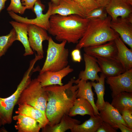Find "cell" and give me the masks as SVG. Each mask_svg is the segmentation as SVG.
Instances as JSON below:
<instances>
[{
	"label": "cell",
	"instance_id": "obj_1",
	"mask_svg": "<svg viewBox=\"0 0 132 132\" xmlns=\"http://www.w3.org/2000/svg\"><path fill=\"white\" fill-rule=\"evenodd\" d=\"M76 80L71 78L62 86L54 85L44 87L47 95L45 113L49 123L52 126L58 123L65 115H68L78 91L77 84L73 85Z\"/></svg>",
	"mask_w": 132,
	"mask_h": 132
},
{
	"label": "cell",
	"instance_id": "obj_2",
	"mask_svg": "<svg viewBox=\"0 0 132 132\" xmlns=\"http://www.w3.org/2000/svg\"><path fill=\"white\" fill-rule=\"evenodd\" d=\"M89 20L78 15L62 16L58 14L50 18L49 33L60 42L77 44L85 32Z\"/></svg>",
	"mask_w": 132,
	"mask_h": 132
},
{
	"label": "cell",
	"instance_id": "obj_3",
	"mask_svg": "<svg viewBox=\"0 0 132 132\" xmlns=\"http://www.w3.org/2000/svg\"><path fill=\"white\" fill-rule=\"evenodd\" d=\"M111 20L109 15L104 19L89 20L86 30L77 44L76 48L80 50L85 47L103 44L114 40L120 37L110 26Z\"/></svg>",
	"mask_w": 132,
	"mask_h": 132
},
{
	"label": "cell",
	"instance_id": "obj_4",
	"mask_svg": "<svg viewBox=\"0 0 132 132\" xmlns=\"http://www.w3.org/2000/svg\"><path fill=\"white\" fill-rule=\"evenodd\" d=\"M46 59L39 74L44 72L61 70L68 65L69 52L65 47L67 42L64 41L60 43L55 42L49 36Z\"/></svg>",
	"mask_w": 132,
	"mask_h": 132
},
{
	"label": "cell",
	"instance_id": "obj_5",
	"mask_svg": "<svg viewBox=\"0 0 132 132\" xmlns=\"http://www.w3.org/2000/svg\"><path fill=\"white\" fill-rule=\"evenodd\" d=\"M47 95L37 78L31 80L20 95L16 104H25L38 109L45 114Z\"/></svg>",
	"mask_w": 132,
	"mask_h": 132
},
{
	"label": "cell",
	"instance_id": "obj_6",
	"mask_svg": "<svg viewBox=\"0 0 132 132\" xmlns=\"http://www.w3.org/2000/svg\"><path fill=\"white\" fill-rule=\"evenodd\" d=\"M114 97L123 92H132V69L115 76L106 77Z\"/></svg>",
	"mask_w": 132,
	"mask_h": 132
},
{
	"label": "cell",
	"instance_id": "obj_7",
	"mask_svg": "<svg viewBox=\"0 0 132 132\" xmlns=\"http://www.w3.org/2000/svg\"><path fill=\"white\" fill-rule=\"evenodd\" d=\"M28 33L30 46L37 55L44 57L43 43L49 38L46 30L36 25L28 24Z\"/></svg>",
	"mask_w": 132,
	"mask_h": 132
},
{
	"label": "cell",
	"instance_id": "obj_8",
	"mask_svg": "<svg viewBox=\"0 0 132 132\" xmlns=\"http://www.w3.org/2000/svg\"><path fill=\"white\" fill-rule=\"evenodd\" d=\"M111 28L117 33L123 41L132 49V14L124 17L111 20Z\"/></svg>",
	"mask_w": 132,
	"mask_h": 132
},
{
	"label": "cell",
	"instance_id": "obj_9",
	"mask_svg": "<svg viewBox=\"0 0 132 132\" xmlns=\"http://www.w3.org/2000/svg\"><path fill=\"white\" fill-rule=\"evenodd\" d=\"M48 9L45 14L43 13V10H37L34 12L36 15L34 19H29L19 15L13 12L8 11L10 16L16 21L27 24H32L41 27L48 31L50 27V18L51 15L52 2L48 3Z\"/></svg>",
	"mask_w": 132,
	"mask_h": 132
},
{
	"label": "cell",
	"instance_id": "obj_10",
	"mask_svg": "<svg viewBox=\"0 0 132 132\" xmlns=\"http://www.w3.org/2000/svg\"><path fill=\"white\" fill-rule=\"evenodd\" d=\"M84 50L85 53L96 58L118 59L117 50L114 40L98 45L85 47L84 48Z\"/></svg>",
	"mask_w": 132,
	"mask_h": 132
},
{
	"label": "cell",
	"instance_id": "obj_11",
	"mask_svg": "<svg viewBox=\"0 0 132 132\" xmlns=\"http://www.w3.org/2000/svg\"><path fill=\"white\" fill-rule=\"evenodd\" d=\"M51 14V15L58 14L62 16L75 14L84 18L86 16L83 8L73 0H60L57 5L52 2Z\"/></svg>",
	"mask_w": 132,
	"mask_h": 132
},
{
	"label": "cell",
	"instance_id": "obj_12",
	"mask_svg": "<svg viewBox=\"0 0 132 132\" xmlns=\"http://www.w3.org/2000/svg\"><path fill=\"white\" fill-rule=\"evenodd\" d=\"M105 8L112 20L126 17L132 14V0H110Z\"/></svg>",
	"mask_w": 132,
	"mask_h": 132
},
{
	"label": "cell",
	"instance_id": "obj_13",
	"mask_svg": "<svg viewBox=\"0 0 132 132\" xmlns=\"http://www.w3.org/2000/svg\"><path fill=\"white\" fill-rule=\"evenodd\" d=\"M74 69L68 65L62 69L56 71L44 72L39 74L37 78L42 87L54 85H63L62 80L65 77L72 72Z\"/></svg>",
	"mask_w": 132,
	"mask_h": 132
},
{
	"label": "cell",
	"instance_id": "obj_14",
	"mask_svg": "<svg viewBox=\"0 0 132 132\" xmlns=\"http://www.w3.org/2000/svg\"><path fill=\"white\" fill-rule=\"evenodd\" d=\"M83 58L85 69L80 72L78 79L87 81L90 80L93 82L95 80L98 82L99 77L98 73L101 72V70L97 58L85 53L83 55Z\"/></svg>",
	"mask_w": 132,
	"mask_h": 132
},
{
	"label": "cell",
	"instance_id": "obj_15",
	"mask_svg": "<svg viewBox=\"0 0 132 132\" xmlns=\"http://www.w3.org/2000/svg\"><path fill=\"white\" fill-rule=\"evenodd\" d=\"M97 59L101 72L106 78L117 76L126 71L118 59L99 58Z\"/></svg>",
	"mask_w": 132,
	"mask_h": 132
},
{
	"label": "cell",
	"instance_id": "obj_16",
	"mask_svg": "<svg viewBox=\"0 0 132 132\" xmlns=\"http://www.w3.org/2000/svg\"><path fill=\"white\" fill-rule=\"evenodd\" d=\"M99 111V115L103 121L108 123L116 129L118 124H122L127 126L119 111L108 102H105L103 108Z\"/></svg>",
	"mask_w": 132,
	"mask_h": 132
},
{
	"label": "cell",
	"instance_id": "obj_17",
	"mask_svg": "<svg viewBox=\"0 0 132 132\" xmlns=\"http://www.w3.org/2000/svg\"><path fill=\"white\" fill-rule=\"evenodd\" d=\"M17 114H24L34 119L38 123L41 128L45 127L49 123L45 114L40 110L25 104L18 105Z\"/></svg>",
	"mask_w": 132,
	"mask_h": 132
},
{
	"label": "cell",
	"instance_id": "obj_18",
	"mask_svg": "<svg viewBox=\"0 0 132 132\" xmlns=\"http://www.w3.org/2000/svg\"><path fill=\"white\" fill-rule=\"evenodd\" d=\"M9 23L15 30L16 33V40L20 41L24 48V56L33 55L34 52L30 47L28 36V24L11 21Z\"/></svg>",
	"mask_w": 132,
	"mask_h": 132
},
{
	"label": "cell",
	"instance_id": "obj_19",
	"mask_svg": "<svg viewBox=\"0 0 132 132\" xmlns=\"http://www.w3.org/2000/svg\"><path fill=\"white\" fill-rule=\"evenodd\" d=\"M13 117L16 121L15 125L18 132H39L41 128L33 118L24 114H18Z\"/></svg>",
	"mask_w": 132,
	"mask_h": 132
},
{
	"label": "cell",
	"instance_id": "obj_20",
	"mask_svg": "<svg viewBox=\"0 0 132 132\" xmlns=\"http://www.w3.org/2000/svg\"><path fill=\"white\" fill-rule=\"evenodd\" d=\"M75 84H77L78 87L77 98H81L88 100L93 107L94 115H99V110L94 102V94L92 90L91 82L77 79L76 80Z\"/></svg>",
	"mask_w": 132,
	"mask_h": 132
},
{
	"label": "cell",
	"instance_id": "obj_21",
	"mask_svg": "<svg viewBox=\"0 0 132 132\" xmlns=\"http://www.w3.org/2000/svg\"><path fill=\"white\" fill-rule=\"evenodd\" d=\"M114 41L117 50V58L126 71L132 69V51L126 46L120 37Z\"/></svg>",
	"mask_w": 132,
	"mask_h": 132
},
{
	"label": "cell",
	"instance_id": "obj_22",
	"mask_svg": "<svg viewBox=\"0 0 132 132\" xmlns=\"http://www.w3.org/2000/svg\"><path fill=\"white\" fill-rule=\"evenodd\" d=\"M77 115L81 116L85 115L90 116L95 115L93 106L86 99L81 98H77L75 99L68 115L72 117Z\"/></svg>",
	"mask_w": 132,
	"mask_h": 132
},
{
	"label": "cell",
	"instance_id": "obj_23",
	"mask_svg": "<svg viewBox=\"0 0 132 132\" xmlns=\"http://www.w3.org/2000/svg\"><path fill=\"white\" fill-rule=\"evenodd\" d=\"M80 121L72 118L68 115H64L60 122L54 125H47L42 128V132H64L67 130H71L76 124H79Z\"/></svg>",
	"mask_w": 132,
	"mask_h": 132
},
{
	"label": "cell",
	"instance_id": "obj_24",
	"mask_svg": "<svg viewBox=\"0 0 132 132\" xmlns=\"http://www.w3.org/2000/svg\"><path fill=\"white\" fill-rule=\"evenodd\" d=\"M81 124H76L70 130L72 132H96L103 121L99 115L91 116Z\"/></svg>",
	"mask_w": 132,
	"mask_h": 132
},
{
	"label": "cell",
	"instance_id": "obj_25",
	"mask_svg": "<svg viewBox=\"0 0 132 132\" xmlns=\"http://www.w3.org/2000/svg\"><path fill=\"white\" fill-rule=\"evenodd\" d=\"M15 105L14 102L0 97V126L11 123L13 110Z\"/></svg>",
	"mask_w": 132,
	"mask_h": 132
},
{
	"label": "cell",
	"instance_id": "obj_26",
	"mask_svg": "<svg viewBox=\"0 0 132 132\" xmlns=\"http://www.w3.org/2000/svg\"><path fill=\"white\" fill-rule=\"evenodd\" d=\"M112 98L110 104L119 111H132V92H121Z\"/></svg>",
	"mask_w": 132,
	"mask_h": 132
},
{
	"label": "cell",
	"instance_id": "obj_27",
	"mask_svg": "<svg viewBox=\"0 0 132 132\" xmlns=\"http://www.w3.org/2000/svg\"><path fill=\"white\" fill-rule=\"evenodd\" d=\"M106 78L101 73L98 82L97 83L91 82L92 86L94 88L97 94V100L95 104L99 111L103 108L105 104L104 96L105 89V80Z\"/></svg>",
	"mask_w": 132,
	"mask_h": 132
},
{
	"label": "cell",
	"instance_id": "obj_28",
	"mask_svg": "<svg viewBox=\"0 0 132 132\" xmlns=\"http://www.w3.org/2000/svg\"><path fill=\"white\" fill-rule=\"evenodd\" d=\"M16 32L13 28L8 34L0 36V58L16 40Z\"/></svg>",
	"mask_w": 132,
	"mask_h": 132
},
{
	"label": "cell",
	"instance_id": "obj_29",
	"mask_svg": "<svg viewBox=\"0 0 132 132\" xmlns=\"http://www.w3.org/2000/svg\"><path fill=\"white\" fill-rule=\"evenodd\" d=\"M107 14L105 7H100L91 11L86 15V18L89 20L103 19L107 17Z\"/></svg>",
	"mask_w": 132,
	"mask_h": 132
},
{
	"label": "cell",
	"instance_id": "obj_30",
	"mask_svg": "<svg viewBox=\"0 0 132 132\" xmlns=\"http://www.w3.org/2000/svg\"><path fill=\"white\" fill-rule=\"evenodd\" d=\"M73 0L77 3L83 8L86 16L92 11L99 7L95 0Z\"/></svg>",
	"mask_w": 132,
	"mask_h": 132
},
{
	"label": "cell",
	"instance_id": "obj_31",
	"mask_svg": "<svg viewBox=\"0 0 132 132\" xmlns=\"http://www.w3.org/2000/svg\"><path fill=\"white\" fill-rule=\"evenodd\" d=\"M22 3L21 0H11V2L7 9L8 11H11L16 13L23 14L26 10Z\"/></svg>",
	"mask_w": 132,
	"mask_h": 132
},
{
	"label": "cell",
	"instance_id": "obj_32",
	"mask_svg": "<svg viewBox=\"0 0 132 132\" xmlns=\"http://www.w3.org/2000/svg\"><path fill=\"white\" fill-rule=\"evenodd\" d=\"M127 126L132 129V111L123 110L119 111Z\"/></svg>",
	"mask_w": 132,
	"mask_h": 132
},
{
	"label": "cell",
	"instance_id": "obj_33",
	"mask_svg": "<svg viewBox=\"0 0 132 132\" xmlns=\"http://www.w3.org/2000/svg\"><path fill=\"white\" fill-rule=\"evenodd\" d=\"M116 129L108 123L103 121L96 132H116Z\"/></svg>",
	"mask_w": 132,
	"mask_h": 132
},
{
	"label": "cell",
	"instance_id": "obj_34",
	"mask_svg": "<svg viewBox=\"0 0 132 132\" xmlns=\"http://www.w3.org/2000/svg\"><path fill=\"white\" fill-rule=\"evenodd\" d=\"M71 56L72 60L74 62H80L82 57L80 50L76 48L73 50L71 53Z\"/></svg>",
	"mask_w": 132,
	"mask_h": 132
},
{
	"label": "cell",
	"instance_id": "obj_35",
	"mask_svg": "<svg viewBox=\"0 0 132 132\" xmlns=\"http://www.w3.org/2000/svg\"><path fill=\"white\" fill-rule=\"evenodd\" d=\"M37 0H22V5L25 6L26 9L33 10L34 4Z\"/></svg>",
	"mask_w": 132,
	"mask_h": 132
},
{
	"label": "cell",
	"instance_id": "obj_36",
	"mask_svg": "<svg viewBox=\"0 0 132 132\" xmlns=\"http://www.w3.org/2000/svg\"><path fill=\"white\" fill-rule=\"evenodd\" d=\"M116 128V129H119L122 132H132V129L129 128L125 125L121 123L117 124Z\"/></svg>",
	"mask_w": 132,
	"mask_h": 132
},
{
	"label": "cell",
	"instance_id": "obj_37",
	"mask_svg": "<svg viewBox=\"0 0 132 132\" xmlns=\"http://www.w3.org/2000/svg\"><path fill=\"white\" fill-rule=\"evenodd\" d=\"M99 7L105 8L109 3L110 0H95Z\"/></svg>",
	"mask_w": 132,
	"mask_h": 132
},
{
	"label": "cell",
	"instance_id": "obj_38",
	"mask_svg": "<svg viewBox=\"0 0 132 132\" xmlns=\"http://www.w3.org/2000/svg\"><path fill=\"white\" fill-rule=\"evenodd\" d=\"M7 0H0V13L5 7V4Z\"/></svg>",
	"mask_w": 132,
	"mask_h": 132
},
{
	"label": "cell",
	"instance_id": "obj_39",
	"mask_svg": "<svg viewBox=\"0 0 132 132\" xmlns=\"http://www.w3.org/2000/svg\"><path fill=\"white\" fill-rule=\"evenodd\" d=\"M51 0L53 4L55 5H57L59 3L60 0Z\"/></svg>",
	"mask_w": 132,
	"mask_h": 132
}]
</instances>
